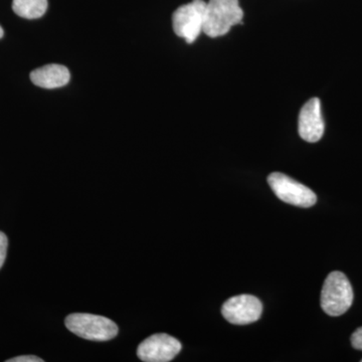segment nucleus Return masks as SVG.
<instances>
[{
    "instance_id": "f8f14e48",
    "label": "nucleus",
    "mask_w": 362,
    "mask_h": 362,
    "mask_svg": "<svg viewBox=\"0 0 362 362\" xmlns=\"http://www.w3.org/2000/svg\"><path fill=\"white\" fill-rule=\"evenodd\" d=\"M351 344L354 349L362 351V327L354 331L351 337Z\"/></svg>"
},
{
    "instance_id": "1a4fd4ad",
    "label": "nucleus",
    "mask_w": 362,
    "mask_h": 362,
    "mask_svg": "<svg viewBox=\"0 0 362 362\" xmlns=\"http://www.w3.org/2000/svg\"><path fill=\"white\" fill-rule=\"evenodd\" d=\"M70 71L65 66L47 65L35 69L30 73V80L37 87L44 89H57L70 82Z\"/></svg>"
},
{
    "instance_id": "f257e3e1",
    "label": "nucleus",
    "mask_w": 362,
    "mask_h": 362,
    "mask_svg": "<svg viewBox=\"0 0 362 362\" xmlns=\"http://www.w3.org/2000/svg\"><path fill=\"white\" fill-rule=\"evenodd\" d=\"M244 11L239 0H209L206 2L204 33L207 37H223L233 25L243 23Z\"/></svg>"
},
{
    "instance_id": "39448f33",
    "label": "nucleus",
    "mask_w": 362,
    "mask_h": 362,
    "mask_svg": "<svg viewBox=\"0 0 362 362\" xmlns=\"http://www.w3.org/2000/svg\"><path fill=\"white\" fill-rule=\"evenodd\" d=\"M268 183L278 199L286 204L299 207H311L316 204V194L310 188L283 173H271Z\"/></svg>"
},
{
    "instance_id": "ddd939ff",
    "label": "nucleus",
    "mask_w": 362,
    "mask_h": 362,
    "mask_svg": "<svg viewBox=\"0 0 362 362\" xmlns=\"http://www.w3.org/2000/svg\"><path fill=\"white\" fill-rule=\"evenodd\" d=\"M42 358L33 356H23L14 357V358L8 359L7 362H42Z\"/></svg>"
},
{
    "instance_id": "9b49d317",
    "label": "nucleus",
    "mask_w": 362,
    "mask_h": 362,
    "mask_svg": "<svg viewBox=\"0 0 362 362\" xmlns=\"http://www.w3.org/2000/svg\"><path fill=\"white\" fill-rule=\"evenodd\" d=\"M7 247H8V240H7L6 233L0 232V269L6 262Z\"/></svg>"
},
{
    "instance_id": "7ed1b4c3",
    "label": "nucleus",
    "mask_w": 362,
    "mask_h": 362,
    "mask_svg": "<svg viewBox=\"0 0 362 362\" xmlns=\"http://www.w3.org/2000/svg\"><path fill=\"white\" fill-rule=\"evenodd\" d=\"M66 328L74 334L90 341H108L118 334V326L107 317L74 313L66 317Z\"/></svg>"
},
{
    "instance_id": "20e7f679",
    "label": "nucleus",
    "mask_w": 362,
    "mask_h": 362,
    "mask_svg": "<svg viewBox=\"0 0 362 362\" xmlns=\"http://www.w3.org/2000/svg\"><path fill=\"white\" fill-rule=\"evenodd\" d=\"M206 2L192 0L190 4L178 7L173 16V30L175 35L192 44L204 33Z\"/></svg>"
},
{
    "instance_id": "423d86ee",
    "label": "nucleus",
    "mask_w": 362,
    "mask_h": 362,
    "mask_svg": "<svg viewBox=\"0 0 362 362\" xmlns=\"http://www.w3.org/2000/svg\"><path fill=\"white\" fill-rule=\"evenodd\" d=\"M263 312V305L252 295H239L226 300L221 313L228 322L235 325H247L256 322Z\"/></svg>"
},
{
    "instance_id": "4468645a",
    "label": "nucleus",
    "mask_w": 362,
    "mask_h": 362,
    "mask_svg": "<svg viewBox=\"0 0 362 362\" xmlns=\"http://www.w3.org/2000/svg\"><path fill=\"white\" fill-rule=\"evenodd\" d=\"M4 30H2L1 26H0V39H1L2 37H4Z\"/></svg>"
},
{
    "instance_id": "6e6552de",
    "label": "nucleus",
    "mask_w": 362,
    "mask_h": 362,
    "mask_svg": "<svg viewBox=\"0 0 362 362\" xmlns=\"http://www.w3.org/2000/svg\"><path fill=\"white\" fill-rule=\"evenodd\" d=\"M324 128L320 100L318 98H312L300 111L298 120L300 137L307 142H318L322 138Z\"/></svg>"
},
{
    "instance_id": "2eb2a0df",
    "label": "nucleus",
    "mask_w": 362,
    "mask_h": 362,
    "mask_svg": "<svg viewBox=\"0 0 362 362\" xmlns=\"http://www.w3.org/2000/svg\"></svg>"
},
{
    "instance_id": "f03ea898",
    "label": "nucleus",
    "mask_w": 362,
    "mask_h": 362,
    "mask_svg": "<svg viewBox=\"0 0 362 362\" xmlns=\"http://www.w3.org/2000/svg\"><path fill=\"white\" fill-rule=\"evenodd\" d=\"M354 302V290L349 278L341 272L334 271L328 275L321 291V307L329 316L343 315Z\"/></svg>"
},
{
    "instance_id": "9d476101",
    "label": "nucleus",
    "mask_w": 362,
    "mask_h": 362,
    "mask_svg": "<svg viewBox=\"0 0 362 362\" xmlns=\"http://www.w3.org/2000/svg\"><path fill=\"white\" fill-rule=\"evenodd\" d=\"M13 9L21 18L35 20L47 11V0H13Z\"/></svg>"
},
{
    "instance_id": "0eeeda50",
    "label": "nucleus",
    "mask_w": 362,
    "mask_h": 362,
    "mask_svg": "<svg viewBox=\"0 0 362 362\" xmlns=\"http://www.w3.org/2000/svg\"><path fill=\"white\" fill-rule=\"evenodd\" d=\"M181 349V343L176 338L158 333L140 343L137 356L145 362H168L180 354Z\"/></svg>"
}]
</instances>
